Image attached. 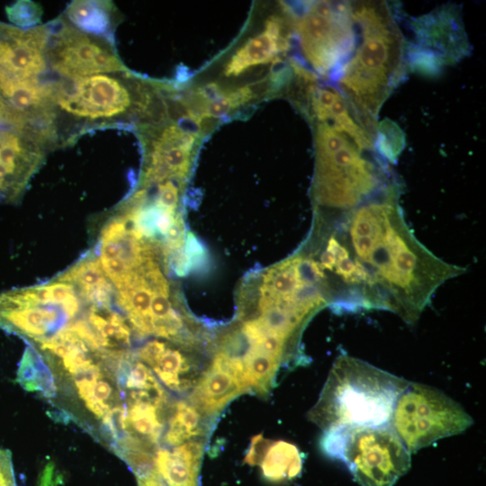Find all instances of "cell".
Listing matches in <instances>:
<instances>
[{"mask_svg": "<svg viewBox=\"0 0 486 486\" xmlns=\"http://www.w3.org/2000/svg\"><path fill=\"white\" fill-rule=\"evenodd\" d=\"M392 188L331 214L323 250L329 279L347 310H386L417 321L436 289L465 268L448 264L414 236Z\"/></svg>", "mask_w": 486, "mask_h": 486, "instance_id": "6da1fadb", "label": "cell"}, {"mask_svg": "<svg viewBox=\"0 0 486 486\" xmlns=\"http://www.w3.org/2000/svg\"><path fill=\"white\" fill-rule=\"evenodd\" d=\"M352 8L356 47L334 79L360 121L376 134L379 111L404 74L405 40L385 2H352Z\"/></svg>", "mask_w": 486, "mask_h": 486, "instance_id": "7a4b0ae2", "label": "cell"}, {"mask_svg": "<svg viewBox=\"0 0 486 486\" xmlns=\"http://www.w3.org/2000/svg\"><path fill=\"white\" fill-rule=\"evenodd\" d=\"M313 199L331 213L356 208L400 184L390 163L349 133L319 122L315 130Z\"/></svg>", "mask_w": 486, "mask_h": 486, "instance_id": "3957f363", "label": "cell"}, {"mask_svg": "<svg viewBox=\"0 0 486 486\" xmlns=\"http://www.w3.org/2000/svg\"><path fill=\"white\" fill-rule=\"evenodd\" d=\"M409 382L367 362L341 356L309 418L324 432L390 424L396 401Z\"/></svg>", "mask_w": 486, "mask_h": 486, "instance_id": "277c9868", "label": "cell"}, {"mask_svg": "<svg viewBox=\"0 0 486 486\" xmlns=\"http://www.w3.org/2000/svg\"><path fill=\"white\" fill-rule=\"evenodd\" d=\"M320 446L344 462L361 486H392L410 467V453L390 424L328 430Z\"/></svg>", "mask_w": 486, "mask_h": 486, "instance_id": "5b68a950", "label": "cell"}, {"mask_svg": "<svg viewBox=\"0 0 486 486\" xmlns=\"http://www.w3.org/2000/svg\"><path fill=\"white\" fill-rule=\"evenodd\" d=\"M119 73L52 82L55 127L60 118L82 127L113 124L146 108L148 94Z\"/></svg>", "mask_w": 486, "mask_h": 486, "instance_id": "8992f818", "label": "cell"}, {"mask_svg": "<svg viewBox=\"0 0 486 486\" xmlns=\"http://www.w3.org/2000/svg\"><path fill=\"white\" fill-rule=\"evenodd\" d=\"M472 422L462 406L441 391L410 382L396 401L390 425L411 454L465 431Z\"/></svg>", "mask_w": 486, "mask_h": 486, "instance_id": "52a82bcc", "label": "cell"}, {"mask_svg": "<svg viewBox=\"0 0 486 486\" xmlns=\"http://www.w3.org/2000/svg\"><path fill=\"white\" fill-rule=\"evenodd\" d=\"M304 56L320 75L334 77L352 54L356 24L352 2H316L297 22Z\"/></svg>", "mask_w": 486, "mask_h": 486, "instance_id": "ba28073f", "label": "cell"}, {"mask_svg": "<svg viewBox=\"0 0 486 486\" xmlns=\"http://www.w3.org/2000/svg\"><path fill=\"white\" fill-rule=\"evenodd\" d=\"M411 28L414 41L405 42V57L416 72L437 74L469 53V41L454 5H443L413 20Z\"/></svg>", "mask_w": 486, "mask_h": 486, "instance_id": "9c48e42d", "label": "cell"}, {"mask_svg": "<svg viewBox=\"0 0 486 486\" xmlns=\"http://www.w3.org/2000/svg\"><path fill=\"white\" fill-rule=\"evenodd\" d=\"M50 30L47 62L63 78L125 72L112 42L104 36L85 32L62 18Z\"/></svg>", "mask_w": 486, "mask_h": 486, "instance_id": "30bf717a", "label": "cell"}, {"mask_svg": "<svg viewBox=\"0 0 486 486\" xmlns=\"http://www.w3.org/2000/svg\"><path fill=\"white\" fill-rule=\"evenodd\" d=\"M45 147L14 128H0V202H13L38 169Z\"/></svg>", "mask_w": 486, "mask_h": 486, "instance_id": "8fae6325", "label": "cell"}, {"mask_svg": "<svg viewBox=\"0 0 486 486\" xmlns=\"http://www.w3.org/2000/svg\"><path fill=\"white\" fill-rule=\"evenodd\" d=\"M49 26L23 30L0 23V70L20 80H40L47 69Z\"/></svg>", "mask_w": 486, "mask_h": 486, "instance_id": "7c38bea8", "label": "cell"}, {"mask_svg": "<svg viewBox=\"0 0 486 486\" xmlns=\"http://www.w3.org/2000/svg\"><path fill=\"white\" fill-rule=\"evenodd\" d=\"M154 133L148 147L145 183H158L167 177L184 178L190 166L194 136L174 124Z\"/></svg>", "mask_w": 486, "mask_h": 486, "instance_id": "4fadbf2b", "label": "cell"}, {"mask_svg": "<svg viewBox=\"0 0 486 486\" xmlns=\"http://www.w3.org/2000/svg\"><path fill=\"white\" fill-rule=\"evenodd\" d=\"M248 391L220 352L200 374L189 401L205 417H216L236 397Z\"/></svg>", "mask_w": 486, "mask_h": 486, "instance_id": "5bb4252c", "label": "cell"}, {"mask_svg": "<svg viewBox=\"0 0 486 486\" xmlns=\"http://www.w3.org/2000/svg\"><path fill=\"white\" fill-rule=\"evenodd\" d=\"M135 356L151 370L160 383L176 393L194 387L201 374L180 350L158 339L144 344Z\"/></svg>", "mask_w": 486, "mask_h": 486, "instance_id": "9a60e30c", "label": "cell"}, {"mask_svg": "<svg viewBox=\"0 0 486 486\" xmlns=\"http://www.w3.org/2000/svg\"><path fill=\"white\" fill-rule=\"evenodd\" d=\"M203 442L192 440L176 446H158L152 470L166 486H199Z\"/></svg>", "mask_w": 486, "mask_h": 486, "instance_id": "2e32d148", "label": "cell"}, {"mask_svg": "<svg viewBox=\"0 0 486 486\" xmlns=\"http://www.w3.org/2000/svg\"><path fill=\"white\" fill-rule=\"evenodd\" d=\"M279 18L271 17L264 31L237 50L225 68L227 76H238L248 68L272 61L286 47Z\"/></svg>", "mask_w": 486, "mask_h": 486, "instance_id": "e0dca14e", "label": "cell"}, {"mask_svg": "<svg viewBox=\"0 0 486 486\" xmlns=\"http://www.w3.org/2000/svg\"><path fill=\"white\" fill-rule=\"evenodd\" d=\"M302 454L296 446L284 440L267 439L256 463L265 480L283 482L297 477L302 469Z\"/></svg>", "mask_w": 486, "mask_h": 486, "instance_id": "ac0fdd59", "label": "cell"}, {"mask_svg": "<svg viewBox=\"0 0 486 486\" xmlns=\"http://www.w3.org/2000/svg\"><path fill=\"white\" fill-rule=\"evenodd\" d=\"M205 418L189 400L171 403L162 436L165 446L171 447L199 440L207 432Z\"/></svg>", "mask_w": 486, "mask_h": 486, "instance_id": "d6986e66", "label": "cell"}, {"mask_svg": "<svg viewBox=\"0 0 486 486\" xmlns=\"http://www.w3.org/2000/svg\"><path fill=\"white\" fill-rule=\"evenodd\" d=\"M65 18L76 28L94 35L111 32L113 22V5L106 2L76 1L66 11Z\"/></svg>", "mask_w": 486, "mask_h": 486, "instance_id": "ffe728a7", "label": "cell"}, {"mask_svg": "<svg viewBox=\"0 0 486 486\" xmlns=\"http://www.w3.org/2000/svg\"><path fill=\"white\" fill-rule=\"evenodd\" d=\"M57 279L71 283L79 288H88L104 281L106 275L99 260L94 256H88L61 274Z\"/></svg>", "mask_w": 486, "mask_h": 486, "instance_id": "44dd1931", "label": "cell"}, {"mask_svg": "<svg viewBox=\"0 0 486 486\" xmlns=\"http://www.w3.org/2000/svg\"><path fill=\"white\" fill-rule=\"evenodd\" d=\"M254 96L251 87L245 86L220 94L217 98L203 104L201 109L202 117H220L231 110L248 102Z\"/></svg>", "mask_w": 486, "mask_h": 486, "instance_id": "7402d4cb", "label": "cell"}, {"mask_svg": "<svg viewBox=\"0 0 486 486\" xmlns=\"http://www.w3.org/2000/svg\"><path fill=\"white\" fill-rule=\"evenodd\" d=\"M10 20L19 26H30L40 20L39 5L27 1H20L6 8Z\"/></svg>", "mask_w": 486, "mask_h": 486, "instance_id": "603a6c76", "label": "cell"}, {"mask_svg": "<svg viewBox=\"0 0 486 486\" xmlns=\"http://www.w3.org/2000/svg\"><path fill=\"white\" fill-rule=\"evenodd\" d=\"M184 225L179 214L175 216L174 221L166 234L164 253L168 255L172 251L182 248L184 242Z\"/></svg>", "mask_w": 486, "mask_h": 486, "instance_id": "cb8c5ba5", "label": "cell"}, {"mask_svg": "<svg viewBox=\"0 0 486 486\" xmlns=\"http://www.w3.org/2000/svg\"><path fill=\"white\" fill-rule=\"evenodd\" d=\"M156 203L160 207L175 211L178 202V188L172 181L158 185Z\"/></svg>", "mask_w": 486, "mask_h": 486, "instance_id": "d4e9b609", "label": "cell"}, {"mask_svg": "<svg viewBox=\"0 0 486 486\" xmlns=\"http://www.w3.org/2000/svg\"><path fill=\"white\" fill-rule=\"evenodd\" d=\"M14 128V119L7 104L0 96V125Z\"/></svg>", "mask_w": 486, "mask_h": 486, "instance_id": "484cf974", "label": "cell"}]
</instances>
